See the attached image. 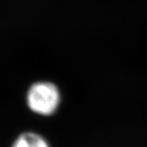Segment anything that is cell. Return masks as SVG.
<instances>
[{"instance_id":"cell-2","label":"cell","mask_w":147,"mask_h":147,"mask_svg":"<svg viewBox=\"0 0 147 147\" xmlns=\"http://www.w3.org/2000/svg\"><path fill=\"white\" fill-rule=\"evenodd\" d=\"M12 147H49L41 136L33 133H23L16 139Z\"/></svg>"},{"instance_id":"cell-1","label":"cell","mask_w":147,"mask_h":147,"mask_svg":"<svg viewBox=\"0 0 147 147\" xmlns=\"http://www.w3.org/2000/svg\"><path fill=\"white\" fill-rule=\"evenodd\" d=\"M60 93L52 83L39 82L33 84L27 93V103L34 112L38 115H49L57 109Z\"/></svg>"}]
</instances>
